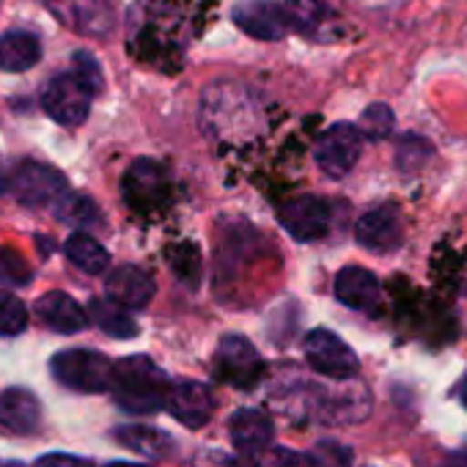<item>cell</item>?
Here are the masks:
<instances>
[{
	"instance_id": "cell-1",
	"label": "cell",
	"mask_w": 467,
	"mask_h": 467,
	"mask_svg": "<svg viewBox=\"0 0 467 467\" xmlns=\"http://www.w3.org/2000/svg\"><path fill=\"white\" fill-rule=\"evenodd\" d=\"M214 0H135L130 53L157 69H176L212 20Z\"/></svg>"
},
{
	"instance_id": "cell-2",
	"label": "cell",
	"mask_w": 467,
	"mask_h": 467,
	"mask_svg": "<svg viewBox=\"0 0 467 467\" xmlns=\"http://www.w3.org/2000/svg\"><path fill=\"white\" fill-rule=\"evenodd\" d=\"M102 88V72L97 61L88 53L75 56L72 72H61L47 80L42 88V108L45 113L64 124V127H78L88 119L91 99Z\"/></svg>"
},
{
	"instance_id": "cell-3",
	"label": "cell",
	"mask_w": 467,
	"mask_h": 467,
	"mask_svg": "<svg viewBox=\"0 0 467 467\" xmlns=\"http://www.w3.org/2000/svg\"><path fill=\"white\" fill-rule=\"evenodd\" d=\"M113 399L124 412L154 415L165 410L171 382L168 374L146 355H130L113 366Z\"/></svg>"
},
{
	"instance_id": "cell-4",
	"label": "cell",
	"mask_w": 467,
	"mask_h": 467,
	"mask_svg": "<svg viewBox=\"0 0 467 467\" xmlns=\"http://www.w3.org/2000/svg\"><path fill=\"white\" fill-rule=\"evenodd\" d=\"M113 366L102 352L94 349H67L50 360L53 377L80 393H105L113 385Z\"/></svg>"
},
{
	"instance_id": "cell-5",
	"label": "cell",
	"mask_w": 467,
	"mask_h": 467,
	"mask_svg": "<svg viewBox=\"0 0 467 467\" xmlns=\"http://www.w3.org/2000/svg\"><path fill=\"white\" fill-rule=\"evenodd\" d=\"M214 374L231 388H254L265 377V360L243 336H225L214 352Z\"/></svg>"
},
{
	"instance_id": "cell-6",
	"label": "cell",
	"mask_w": 467,
	"mask_h": 467,
	"mask_svg": "<svg viewBox=\"0 0 467 467\" xmlns=\"http://www.w3.org/2000/svg\"><path fill=\"white\" fill-rule=\"evenodd\" d=\"M306 360L308 366L322 374V377H330V379H349L360 371V358L355 355V349L341 338L336 336L333 330H325V327H317L306 336Z\"/></svg>"
},
{
	"instance_id": "cell-7",
	"label": "cell",
	"mask_w": 467,
	"mask_h": 467,
	"mask_svg": "<svg viewBox=\"0 0 467 467\" xmlns=\"http://www.w3.org/2000/svg\"><path fill=\"white\" fill-rule=\"evenodd\" d=\"M363 140L366 138H363L360 127H355L349 121H338V124L327 127L314 149L317 165L330 179H344L355 168V162L363 151Z\"/></svg>"
},
{
	"instance_id": "cell-8",
	"label": "cell",
	"mask_w": 467,
	"mask_h": 467,
	"mask_svg": "<svg viewBox=\"0 0 467 467\" xmlns=\"http://www.w3.org/2000/svg\"><path fill=\"white\" fill-rule=\"evenodd\" d=\"M12 190L20 203L26 206H47L58 203L69 190H67V176L56 171L53 165L26 160L12 176Z\"/></svg>"
},
{
	"instance_id": "cell-9",
	"label": "cell",
	"mask_w": 467,
	"mask_h": 467,
	"mask_svg": "<svg viewBox=\"0 0 467 467\" xmlns=\"http://www.w3.org/2000/svg\"><path fill=\"white\" fill-rule=\"evenodd\" d=\"M121 195L130 209L135 212H154L168 198V176L165 168L149 157L135 160L124 179H121Z\"/></svg>"
},
{
	"instance_id": "cell-10",
	"label": "cell",
	"mask_w": 467,
	"mask_h": 467,
	"mask_svg": "<svg viewBox=\"0 0 467 467\" xmlns=\"http://www.w3.org/2000/svg\"><path fill=\"white\" fill-rule=\"evenodd\" d=\"M278 223L297 243H317L330 231V206L322 198L300 195L278 209Z\"/></svg>"
},
{
	"instance_id": "cell-11",
	"label": "cell",
	"mask_w": 467,
	"mask_h": 467,
	"mask_svg": "<svg viewBox=\"0 0 467 467\" xmlns=\"http://www.w3.org/2000/svg\"><path fill=\"white\" fill-rule=\"evenodd\" d=\"M231 17L248 36L270 39V42L286 36L289 23H292L286 9L273 4V0H243V4L234 6Z\"/></svg>"
},
{
	"instance_id": "cell-12",
	"label": "cell",
	"mask_w": 467,
	"mask_h": 467,
	"mask_svg": "<svg viewBox=\"0 0 467 467\" xmlns=\"http://www.w3.org/2000/svg\"><path fill=\"white\" fill-rule=\"evenodd\" d=\"M165 410L179 423H184L187 429H201V426L209 423V418L214 412V396H212V390L203 382L182 379V382L171 385Z\"/></svg>"
},
{
	"instance_id": "cell-13",
	"label": "cell",
	"mask_w": 467,
	"mask_h": 467,
	"mask_svg": "<svg viewBox=\"0 0 467 467\" xmlns=\"http://www.w3.org/2000/svg\"><path fill=\"white\" fill-rule=\"evenodd\" d=\"M228 437H231L234 448L240 451V456H259L273 445L275 426H273L270 415H265L262 410L245 407L231 415Z\"/></svg>"
},
{
	"instance_id": "cell-14",
	"label": "cell",
	"mask_w": 467,
	"mask_h": 467,
	"mask_svg": "<svg viewBox=\"0 0 467 467\" xmlns=\"http://www.w3.org/2000/svg\"><path fill=\"white\" fill-rule=\"evenodd\" d=\"M355 240L371 254H390L401 243V220L393 206H379L366 212L355 223Z\"/></svg>"
},
{
	"instance_id": "cell-15",
	"label": "cell",
	"mask_w": 467,
	"mask_h": 467,
	"mask_svg": "<svg viewBox=\"0 0 467 467\" xmlns=\"http://www.w3.org/2000/svg\"><path fill=\"white\" fill-rule=\"evenodd\" d=\"M105 289H108V297L113 303H119L121 308H143L151 303L154 297V278L135 267V265H124V267H116L108 281H105Z\"/></svg>"
},
{
	"instance_id": "cell-16",
	"label": "cell",
	"mask_w": 467,
	"mask_h": 467,
	"mask_svg": "<svg viewBox=\"0 0 467 467\" xmlns=\"http://www.w3.org/2000/svg\"><path fill=\"white\" fill-rule=\"evenodd\" d=\"M333 292L338 297V303H344L352 311H374L379 303V281L374 273H368L366 267H344L336 275Z\"/></svg>"
},
{
	"instance_id": "cell-17",
	"label": "cell",
	"mask_w": 467,
	"mask_h": 467,
	"mask_svg": "<svg viewBox=\"0 0 467 467\" xmlns=\"http://www.w3.org/2000/svg\"><path fill=\"white\" fill-rule=\"evenodd\" d=\"M36 317L45 327L61 333V336H72L80 333L88 325V311H83L69 295L64 292H47L36 300Z\"/></svg>"
},
{
	"instance_id": "cell-18",
	"label": "cell",
	"mask_w": 467,
	"mask_h": 467,
	"mask_svg": "<svg viewBox=\"0 0 467 467\" xmlns=\"http://www.w3.org/2000/svg\"><path fill=\"white\" fill-rule=\"evenodd\" d=\"M42 407L39 399L26 388H9L0 393V426L17 434H31L39 426Z\"/></svg>"
},
{
	"instance_id": "cell-19",
	"label": "cell",
	"mask_w": 467,
	"mask_h": 467,
	"mask_svg": "<svg viewBox=\"0 0 467 467\" xmlns=\"http://www.w3.org/2000/svg\"><path fill=\"white\" fill-rule=\"evenodd\" d=\"M42 58L39 36L28 31H9L0 36V69L4 72H28Z\"/></svg>"
},
{
	"instance_id": "cell-20",
	"label": "cell",
	"mask_w": 467,
	"mask_h": 467,
	"mask_svg": "<svg viewBox=\"0 0 467 467\" xmlns=\"http://www.w3.org/2000/svg\"><path fill=\"white\" fill-rule=\"evenodd\" d=\"M113 437L124 448H130V451H135V453H140L146 459H168V456L176 453L173 437L160 431V429H151V426H138V423L135 426H121V429L113 431Z\"/></svg>"
},
{
	"instance_id": "cell-21",
	"label": "cell",
	"mask_w": 467,
	"mask_h": 467,
	"mask_svg": "<svg viewBox=\"0 0 467 467\" xmlns=\"http://www.w3.org/2000/svg\"><path fill=\"white\" fill-rule=\"evenodd\" d=\"M64 254H67V259H69L78 270H83V273H88V275H102V273L108 270V265H110L108 251H105L94 237L83 234V231H80V234H72V237L67 240Z\"/></svg>"
},
{
	"instance_id": "cell-22",
	"label": "cell",
	"mask_w": 467,
	"mask_h": 467,
	"mask_svg": "<svg viewBox=\"0 0 467 467\" xmlns=\"http://www.w3.org/2000/svg\"><path fill=\"white\" fill-rule=\"evenodd\" d=\"M88 319L108 336L113 338H135L138 336V325L135 319L113 300H91L88 303Z\"/></svg>"
},
{
	"instance_id": "cell-23",
	"label": "cell",
	"mask_w": 467,
	"mask_h": 467,
	"mask_svg": "<svg viewBox=\"0 0 467 467\" xmlns=\"http://www.w3.org/2000/svg\"><path fill=\"white\" fill-rule=\"evenodd\" d=\"M56 214L69 223V225H91L99 220V209L88 195H75L67 192L58 203H56Z\"/></svg>"
},
{
	"instance_id": "cell-24",
	"label": "cell",
	"mask_w": 467,
	"mask_h": 467,
	"mask_svg": "<svg viewBox=\"0 0 467 467\" xmlns=\"http://www.w3.org/2000/svg\"><path fill=\"white\" fill-rule=\"evenodd\" d=\"M28 325V311L20 297L0 292V336H20Z\"/></svg>"
},
{
	"instance_id": "cell-25",
	"label": "cell",
	"mask_w": 467,
	"mask_h": 467,
	"mask_svg": "<svg viewBox=\"0 0 467 467\" xmlns=\"http://www.w3.org/2000/svg\"><path fill=\"white\" fill-rule=\"evenodd\" d=\"M286 4H289L292 23L306 34L317 31V26L327 17V6L322 0H286Z\"/></svg>"
},
{
	"instance_id": "cell-26",
	"label": "cell",
	"mask_w": 467,
	"mask_h": 467,
	"mask_svg": "<svg viewBox=\"0 0 467 467\" xmlns=\"http://www.w3.org/2000/svg\"><path fill=\"white\" fill-rule=\"evenodd\" d=\"M429 154H431V149H429L426 140H420V138H415V135H404V138L399 140V149H396V165H399L404 173H415V171L426 162Z\"/></svg>"
},
{
	"instance_id": "cell-27",
	"label": "cell",
	"mask_w": 467,
	"mask_h": 467,
	"mask_svg": "<svg viewBox=\"0 0 467 467\" xmlns=\"http://www.w3.org/2000/svg\"><path fill=\"white\" fill-rule=\"evenodd\" d=\"M393 130V113L388 105H371L360 119V132L368 140H382Z\"/></svg>"
},
{
	"instance_id": "cell-28",
	"label": "cell",
	"mask_w": 467,
	"mask_h": 467,
	"mask_svg": "<svg viewBox=\"0 0 467 467\" xmlns=\"http://www.w3.org/2000/svg\"><path fill=\"white\" fill-rule=\"evenodd\" d=\"M31 281V267L28 262L9 251V248H0V284H9V286H23Z\"/></svg>"
},
{
	"instance_id": "cell-29",
	"label": "cell",
	"mask_w": 467,
	"mask_h": 467,
	"mask_svg": "<svg viewBox=\"0 0 467 467\" xmlns=\"http://www.w3.org/2000/svg\"><path fill=\"white\" fill-rule=\"evenodd\" d=\"M273 467H314L311 453H297V451H278L273 459Z\"/></svg>"
},
{
	"instance_id": "cell-30",
	"label": "cell",
	"mask_w": 467,
	"mask_h": 467,
	"mask_svg": "<svg viewBox=\"0 0 467 467\" xmlns=\"http://www.w3.org/2000/svg\"><path fill=\"white\" fill-rule=\"evenodd\" d=\"M36 467H91V464L69 453H47L36 462Z\"/></svg>"
},
{
	"instance_id": "cell-31",
	"label": "cell",
	"mask_w": 467,
	"mask_h": 467,
	"mask_svg": "<svg viewBox=\"0 0 467 467\" xmlns=\"http://www.w3.org/2000/svg\"><path fill=\"white\" fill-rule=\"evenodd\" d=\"M223 467H259L251 456H237V459H225Z\"/></svg>"
},
{
	"instance_id": "cell-32",
	"label": "cell",
	"mask_w": 467,
	"mask_h": 467,
	"mask_svg": "<svg viewBox=\"0 0 467 467\" xmlns=\"http://www.w3.org/2000/svg\"><path fill=\"white\" fill-rule=\"evenodd\" d=\"M440 467H467V451H459V453H453L445 464H440Z\"/></svg>"
},
{
	"instance_id": "cell-33",
	"label": "cell",
	"mask_w": 467,
	"mask_h": 467,
	"mask_svg": "<svg viewBox=\"0 0 467 467\" xmlns=\"http://www.w3.org/2000/svg\"><path fill=\"white\" fill-rule=\"evenodd\" d=\"M456 396H459V401H462V407L467 410V377L459 382V388H456Z\"/></svg>"
},
{
	"instance_id": "cell-34",
	"label": "cell",
	"mask_w": 467,
	"mask_h": 467,
	"mask_svg": "<svg viewBox=\"0 0 467 467\" xmlns=\"http://www.w3.org/2000/svg\"><path fill=\"white\" fill-rule=\"evenodd\" d=\"M9 176H6V168H4V162H0V195H4L6 190H9Z\"/></svg>"
},
{
	"instance_id": "cell-35",
	"label": "cell",
	"mask_w": 467,
	"mask_h": 467,
	"mask_svg": "<svg viewBox=\"0 0 467 467\" xmlns=\"http://www.w3.org/2000/svg\"><path fill=\"white\" fill-rule=\"evenodd\" d=\"M105 467H149V464H132V462H110Z\"/></svg>"
},
{
	"instance_id": "cell-36",
	"label": "cell",
	"mask_w": 467,
	"mask_h": 467,
	"mask_svg": "<svg viewBox=\"0 0 467 467\" xmlns=\"http://www.w3.org/2000/svg\"><path fill=\"white\" fill-rule=\"evenodd\" d=\"M0 467H26L23 462H0Z\"/></svg>"
}]
</instances>
